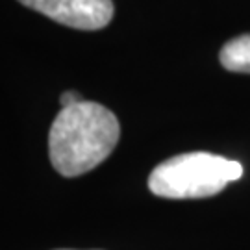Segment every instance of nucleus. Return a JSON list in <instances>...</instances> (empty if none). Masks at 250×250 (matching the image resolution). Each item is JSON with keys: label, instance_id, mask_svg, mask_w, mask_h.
<instances>
[{"label": "nucleus", "instance_id": "20e7f679", "mask_svg": "<svg viewBox=\"0 0 250 250\" xmlns=\"http://www.w3.org/2000/svg\"><path fill=\"white\" fill-rule=\"evenodd\" d=\"M219 60L226 71L250 72V34L228 41L221 48Z\"/></svg>", "mask_w": 250, "mask_h": 250}, {"label": "nucleus", "instance_id": "7ed1b4c3", "mask_svg": "<svg viewBox=\"0 0 250 250\" xmlns=\"http://www.w3.org/2000/svg\"><path fill=\"white\" fill-rule=\"evenodd\" d=\"M22 6L39 11L76 30H100L109 24L115 8L111 0H19Z\"/></svg>", "mask_w": 250, "mask_h": 250}, {"label": "nucleus", "instance_id": "f257e3e1", "mask_svg": "<svg viewBox=\"0 0 250 250\" xmlns=\"http://www.w3.org/2000/svg\"><path fill=\"white\" fill-rule=\"evenodd\" d=\"M119 137V121L106 106L82 100L62 107L48 134L50 163L67 178L85 174L115 150Z\"/></svg>", "mask_w": 250, "mask_h": 250}, {"label": "nucleus", "instance_id": "f03ea898", "mask_svg": "<svg viewBox=\"0 0 250 250\" xmlns=\"http://www.w3.org/2000/svg\"><path fill=\"white\" fill-rule=\"evenodd\" d=\"M243 176L239 161L209 152H188L160 163L148 176V189L161 198H208Z\"/></svg>", "mask_w": 250, "mask_h": 250}, {"label": "nucleus", "instance_id": "39448f33", "mask_svg": "<svg viewBox=\"0 0 250 250\" xmlns=\"http://www.w3.org/2000/svg\"><path fill=\"white\" fill-rule=\"evenodd\" d=\"M82 100H83V99H82L78 93H74V91H65L62 97H60L62 107H71V106H74V104L82 102Z\"/></svg>", "mask_w": 250, "mask_h": 250}]
</instances>
